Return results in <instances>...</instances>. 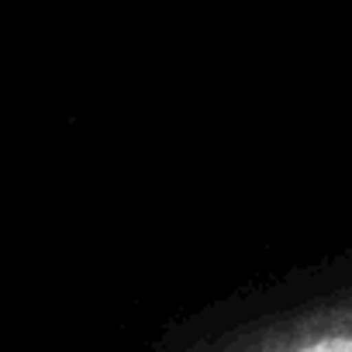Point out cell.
Masks as SVG:
<instances>
[{"mask_svg":"<svg viewBox=\"0 0 352 352\" xmlns=\"http://www.w3.org/2000/svg\"><path fill=\"white\" fill-rule=\"evenodd\" d=\"M152 352H352V252L211 304Z\"/></svg>","mask_w":352,"mask_h":352,"instance_id":"1","label":"cell"}]
</instances>
